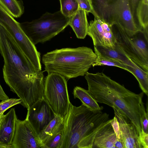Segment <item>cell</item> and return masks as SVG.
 <instances>
[{
	"instance_id": "cell-7",
	"label": "cell",
	"mask_w": 148,
	"mask_h": 148,
	"mask_svg": "<svg viewBox=\"0 0 148 148\" xmlns=\"http://www.w3.org/2000/svg\"><path fill=\"white\" fill-rule=\"evenodd\" d=\"M43 98L56 115L64 118L71 103L66 79L57 73L48 74L45 79Z\"/></svg>"
},
{
	"instance_id": "cell-22",
	"label": "cell",
	"mask_w": 148,
	"mask_h": 148,
	"mask_svg": "<svg viewBox=\"0 0 148 148\" xmlns=\"http://www.w3.org/2000/svg\"><path fill=\"white\" fill-rule=\"evenodd\" d=\"M94 50L97 57L95 62L92 65L93 67L101 66H115L127 71V65L116 60L102 55L95 47Z\"/></svg>"
},
{
	"instance_id": "cell-34",
	"label": "cell",
	"mask_w": 148,
	"mask_h": 148,
	"mask_svg": "<svg viewBox=\"0 0 148 148\" xmlns=\"http://www.w3.org/2000/svg\"><path fill=\"white\" fill-rule=\"evenodd\" d=\"M4 115L3 114H0V122L3 119Z\"/></svg>"
},
{
	"instance_id": "cell-27",
	"label": "cell",
	"mask_w": 148,
	"mask_h": 148,
	"mask_svg": "<svg viewBox=\"0 0 148 148\" xmlns=\"http://www.w3.org/2000/svg\"><path fill=\"white\" fill-rule=\"evenodd\" d=\"M79 5V8L84 10L87 14L92 13L94 15L91 0H77Z\"/></svg>"
},
{
	"instance_id": "cell-23",
	"label": "cell",
	"mask_w": 148,
	"mask_h": 148,
	"mask_svg": "<svg viewBox=\"0 0 148 148\" xmlns=\"http://www.w3.org/2000/svg\"><path fill=\"white\" fill-rule=\"evenodd\" d=\"M60 10L64 16L71 17L79 8L78 3L77 0H60Z\"/></svg>"
},
{
	"instance_id": "cell-29",
	"label": "cell",
	"mask_w": 148,
	"mask_h": 148,
	"mask_svg": "<svg viewBox=\"0 0 148 148\" xmlns=\"http://www.w3.org/2000/svg\"><path fill=\"white\" fill-rule=\"evenodd\" d=\"M139 138L143 148H148V133L141 130L139 134Z\"/></svg>"
},
{
	"instance_id": "cell-31",
	"label": "cell",
	"mask_w": 148,
	"mask_h": 148,
	"mask_svg": "<svg viewBox=\"0 0 148 148\" xmlns=\"http://www.w3.org/2000/svg\"><path fill=\"white\" fill-rule=\"evenodd\" d=\"M115 146L116 148H125L124 142L121 134H120V138H117L115 143Z\"/></svg>"
},
{
	"instance_id": "cell-5",
	"label": "cell",
	"mask_w": 148,
	"mask_h": 148,
	"mask_svg": "<svg viewBox=\"0 0 148 148\" xmlns=\"http://www.w3.org/2000/svg\"><path fill=\"white\" fill-rule=\"evenodd\" d=\"M70 18L60 10L53 13L46 12L38 19L20 24L25 35L35 45L50 40L63 31L69 25Z\"/></svg>"
},
{
	"instance_id": "cell-6",
	"label": "cell",
	"mask_w": 148,
	"mask_h": 148,
	"mask_svg": "<svg viewBox=\"0 0 148 148\" xmlns=\"http://www.w3.org/2000/svg\"><path fill=\"white\" fill-rule=\"evenodd\" d=\"M112 27L117 45L133 62L148 72V28L130 36L117 24Z\"/></svg>"
},
{
	"instance_id": "cell-10",
	"label": "cell",
	"mask_w": 148,
	"mask_h": 148,
	"mask_svg": "<svg viewBox=\"0 0 148 148\" xmlns=\"http://www.w3.org/2000/svg\"><path fill=\"white\" fill-rule=\"evenodd\" d=\"M12 148H45L38 134L26 119H17Z\"/></svg>"
},
{
	"instance_id": "cell-25",
	"label": "cell",
	"mask_w": 148,
	"mask_h": 148,
	"mask_svg": "<svg viewBox=\"0 0 148 148\" xmlns=\"http://www.w3.org/2000/svg\"><path fill=\"white\" fill-rule=\"evenodd\" d=\"M130 8L134 23L138 28L141 31L143 30L139 25L137 19V13L139 7L143 0H128Z\"/></svg>"
},
{
	"instance_id": "cell-30",
	"label": "cell",
	"mask_w": 148,
	"mask_h": 148,
	"mask_svg": "<svg viewBox=\"0 0 148 148\" xmlns=\"http://www.w3.org/2000/svg\"><path fill=\"white\" fill-rule=\"evenodd\" d=\"M111 124L118 138H120V131L119 122L115 117L112 119Z\"/></svg>"
},
{
	"instance_id": "cell-19",
	"label": "cell",
	"mask_w": 148,
	"mask_h": 148,
	"mask_svg": "<svg viewBox=\"0 0 148 148\" xmlns=\"http://www.w3.org/2000/svg\"><path fill=\"white\" fill-rule=\"evenodd\" d=\"M0 5L13 17H19L24 12L23 3L21 0H0Z\"/></svg>"
},
{
	"instance_id": "cell-33",
	"label": "cell",
	"mask_w": 148,
	"mask_h": 148,
	"mask_svg": "<svg viewBox=\"0 0 148 148\" xmlns=\"http://www.w3.org/2000/svg\"><path fill=\"white\" fill-rule=\"evenodd\" d=\"M0 148H12V147L11 146L7 145L0 143Z\"/></svg>"
},
{
	"instance_id": "cell-3",
	"label": "cell",
	"mask_w": 148,
	"mask_h": 148,
	"mask_svg": "<svg viewBox=\"0 0 148 148\" xmlns=\"http://www.w3.org/2000/svg\"><path fill=\"white\" fill-rule=\"evenodd\" d=\"M109 115L93 111L83 105L77 107L71 103L64 118L60 148H92L98 131L111 120Z\"/></svg>"
},
{
	"instance_id": "cell-21",
	"label": "cell",
	"mask_w": 148,
	"mask_h": 148,
	"mask_svg": "<svg viewBox=\"0 0 148 148\" xmlns=\"http://www.w3.org/2000/svg\"><path fill=\"white\" fill-rule=\"evenodd\" d=\"M63 119L64 118L56 115L55 118L38 135L44 145L48 139L63 125Z\"/></svg>"
},
{
	"instance_id": "cell-9",
	"label": "cell",
	"mask_w": 148,
	"mask_h": 148,
	"mask_svg": "<svg viewBox=\"0 0 148 148\" xmlns=\"http://www.w3.org/2000/svg\"><path fill=\"white\" fill-rule=\"evenodd\" d=\"M0 25L12 36L34 67L41 71L40 53L24 33L20 23L5 12L0 14Z\"/></svg>"
},
{
	"instance_id": "cell-12",
	"label": "cell",
	"mask_w": 148,
	"mask_h": 148,
	"mask_svg": "<svg viewBox=\"0 0 148 148\" xmlns=\"http://www.w3.org/2000/svg\"><path fill=\"white\" fill-rule=\"evenodd\" d=\"M87 35L92 38L94 46L113 48L115 45L112 26L97 18L90 22Z\"/></svg>"
},
{
	"instance_id": "cell-18",
	"label": "cell",
	"mask_w": 148,
	"mask_h": 148,
	"mask_svg": "<svg viewBox=\"0 0 148 148\" xmlns=\"http://www.w3.org/2000/svg\"><path fill=\"white\" fill-rule=\"evenodd\" d=\"M73 94L75 99L78 98L82 104L94 112L101 111L103 108L100 107L88 90L79 86L73 89Z\"/></svg>"
},
{
	"instance_id": "cell-32",
	"label": "cell",
	"mask_w": 148,
	"mask_h": 148,
	"mask_svg": "<svg viewBox=\"0 0 148 148\" xmlns=\"http://www.w3.org/2000/svg\"><path fill=\"white\" fill-rule=\"evenodd\" d=\"M9 99V97L5 93L0 84V100L3 101Z\"/></svg>"
},
{
	"instance_id": "cell-15",
	"label": "cell",
	"mask_w": 148,
	"mask_h": 148,
	"mask_svg": "<svg viewBox=\"0 0 148 148\" xmlns=\"http://www.w3.org/2000/svg\"><path fill=\"white\" fill-rule=\"evenodd\" d=\"M112 120L97 132L93 140L92 148H116L115 143L117 138L111 124Z\"/></svg>"
},
{
	"instance_id": "cell-16",
	"label": "cell",
	"mask_w": 148,
	"mask_h": 148,
	"mask_svg": "<svg viewBox=\"0 0 148 148\" xmlns=\"http://www.w3.org/2000/svg\"><path fill=\"white\" fill-rule=\"evenodd\" d=\"M87 14L85 11L79 8L76 12L71 17L69 25L78 38L84 39L87 35L89 23Z\"/></svg>"
},
{
	"instance_id": "cell-2",
	"label": "cell",
	"mask_w": 148,
	"mask_h": 148,
	"mask_svg": "<svg viewBox=\"0 0 148 148\" xmlns=\"http://www.w3.org/2000/svg\"><path fill=\"white\" fill-rule=\"evenodd\" d=\"M85 78L88 90L95 100L120 111L133 123L139 134L141 131L140 111L144 106V93L136 94L103 73L87 72Z\"/></svg>"
},
{
	"instance_id": "cell-13",
	"label": "cell",
	"mask_w": 148,
	"mask_h": 148,
	"mask_svg": "<svg viewBox=\"0 0 148 148\" xmlns=\"http://www.w3.org/2000/svg\"><path fill=\"white\" fill-rule=\"evenodd\" d=\"M114 116L119 123L120 133L124 142L125 148H143L136 128L119 110L113 108Z\"/></svg>"
},
{
	"instance_id": "cell-8",
	"label": "cell",
	"mask_w": 148,
	"mask_h": 148,
	"mask_svg": "<svg viewBox=\"0 0 148 148\" xmlns=\"http://www.w3.org/2000/svg\"><path fill=\"white\" fill-rule=\"evenodd\" d=\"M102 21L110 26L117 24L130 36L141 31L134 23L128 0H106Z\"/></svg>"
},
{
	"instance_id": "cell-11",
	"label": "cell",
	"mask_w": 148,
	"mask_h": 148,
	"mask_svg": "<svg viewBox=\"0 0 148 148\" xmlns=\"http://www.w3.org/2000/svg\"><path fill=\"white\" fill-rule=\"evenodd\" d=\"M27 110L26 119L38 135L56 116L44 98L38 101Z\"/></svg>"
},
{
	"instance_id": "cell-17",
	"label": "cell",
	"mask_w": 148,
	"mask_h": 148,
	"mask_svg": "<svg viewBox=\"0 0 148 148\" xmlns=\"http://www.w3.org/2000/svg\"><path fill=\"white\" fill-rule=\"evenodd\" d=\"M94 47L102 55L118 60L126 65L133 67L137 66L126 55L116 43L113 48Z\"/></svg>"
},
{
	"instance_id": "cell-20",
	"label": "cell",
	"mask_w": 148,
	"mask_h": 148,
	"mask_svg": "<svg viewBox=\"0 0 148 148\" xmlns=\"http://www.w3.org/2000/svg\"><path fill=\"white\" fill-rule=\"evenodd\" d=\"M127 71L132 73L138 81L142 92L148 96V72L137 66L135 67L127 66Z\"/></svg>"
},
{
	"instance_id": "cell-24",
	"label": "cell",
	"mask_w": 148,
	"mask_h": 148,
	"mask_svg": "<svg viewBox=\"0 0 148 148\" xmlns=\"http://www.w3.org/2000/svg\"><path fill=\"white\" fill-rule=\"evenodd\" d=\"M63 124L44 143L45 148H60L62 136Z\"/></svg>"
},
{
	"instance_id": "cell-26",
	"label": "cell",
	"mask_w": 148,
	"mask_h": 148,
	"mask_svg": "<svg viewBox=\"0 0 148 148\" xmlns=\"http://www.w3.org/2000/svg\"><path fill=\"white\" fill-rule=\"evenodd\" d=\"M21 100L20 99L11 98L2 101L0 102V114H3L7 110L15 105L21 104Z\"/></svg>"
},
{
	"instance_id": "cell-4",
	"label": "cell",
	"mask_w": 148,
	"mask_h": 148,
	"mask_svg": "<svg viewBox=\"0 0 148 148\" xmlns=\"http://www.w3.org/2000/svg\"><path fill=\"white\" fill-rule=\"evenodd\" d=\"M97 57L89 47L66 48L47 52L42 56V62L48 74L57 73L69 79L85 75Z\"/></svg>"
},
{
	"instance_id": "cell-14",
	"label": "cell",
	"mask_w": 148,
	"mask_h": 148,
	"mask_svg": "<svg viewBox=\"0 0 148 148\" xmlns=\"http://www.w3.org/2000/svg\"><path fill=\"white\" fill-rule=\"evenodd\" d=\"M17 119L14 108L4 115L0 122V143L12 146Z\"/></svg>"
},
{
	"instance_id": "cell-28",
	"label": "cell",
	"mask_w": 148,
	"mask_h": 148,
	"mask_svg": "<svg viewBox=\"0 0 148 148\" xmlns=\"http://www.w3.org/2000/svg\"><path fill=\"white\" fill-rule=\"evenodd\" d=\"M145 106L143 107L140 111V122L141 130L146 133H148V110L147 109V112Z\"/></svg>"
},
{
	"instance_id": "cell-1",
	"label": "cell",
	"mask_w": 148,
	"mask_h": 148,
	"mask_svg": "<svg viewBox=\"0 0 148 148\" xmlns=\"http://www.w3.org/2000/svg\"><path fill=\"white\" fill-rule=\"evenodd\" d=\"M0 53L4 64L3 77L11 90L27 109L43 98V72L37 69L14 39L0 25Z\"/></svg>"
}]
</instances>
